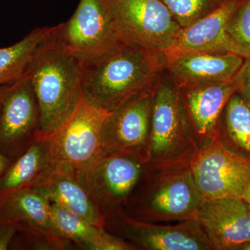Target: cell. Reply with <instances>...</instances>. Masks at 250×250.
<instances>
[{
  "label": "cell",
  "instance_id": "31",
  "mask_svg": "<svg viewBox=\"0 0 250 250\" xmlns=\"http://www.w3.org/2000/svg\"><path fill=\"white\" fill-rule=\"evenodd\" d=\"M235 1V0H218L219 4H223V3L227 2V1Z\"/></svg>",
  "mask_w": 250,
  "mask_h": 250
},
{
  "label": "cell",
  "instance_id": "27",
  "mask_svg": "<svg viewBox=\"0 0 250 250\" xmlns=\"http://www.w3.org/2000/svg\"><path fill=\"white\" fill-rule=\"evenodd\" d=\"M14 160L0 153V177Z\"/></svg>",
  "mask_w": 250,
  "mask_h": 250
},
{
  "label": "cell",
  "instance_id": "4",
  "mask_svg": "<svg viewBox=\"0 0 250 250\" xmlns=\"http://www.w3.org/2000/svg\"><path fill=\"white\" fill-rule=\"evenodd\" d=\"M171 80L159 82L153 104L149 168L190 166L198 150L184 118L179 87Z\"/></svg>",
  "mask_w": 250,
  "mask_h": 250
},
{
  "label": "cell",
  "instance_id": "20",
  "mask_svg": "<svg viewBox=\"0 0 250 250\" xmlns=\"http://www.w3.org/2000/svg\"><path fill=\"white\" fill-rule=\"evenodd\" d=\"M56 229L67 241L88 250H135L128 242L108 232L60 206L51 203Z\"/></svg>",
  "mask_w": 250,
  "mask_h": 250
},
{
  "label": "cell",
  "instance_id": "21",
  "mask_svg": "<svg viewBox=\"0 0 250 250\" xmlns=\"http://www.w3.org/2000/svg\"><path fill=\"white\" fill-rule=\"evenodd\" d=\"M52 29L36 28L14 45L0 47V86L14 83L25 75L38 47Z\"/></svg>",
  "mask_w": 250,
  "mask_h": 250
},
{
  "label": "cell",
  "instance_id": "2",
  "mask_svg": "<svg viewBox=\"0 0 250 250\" xmlns=\"http://www.w3.org/2000/svg\"><path fill=\"white\" fill-rule=\"evenodd\" d=\"M28 71L39 111V140L49 139L83 100V63L64 48L52 27L38 47Z\"/></svg>",
  "mask_w": 250,
  "mask_h": 250
},
{
  "label": "cell",
  "instance_id": "17",
  "mask_svg": "<svg viewBox=\"0 0 250 250\" xmlns=\"http://www.w3.org/2000/svg\"><path fill=\"white\" fill-rule=\"evenodd\" d=\"M34 188L39 189L50 203L60 206L98 228H104V219L81 182L78 171L56 164L47 177Z\"/></svg>",
  "mask_w": 250,
  "mask_h": 250
},
{
  "label": "cell",
  "instance_id": "7",
  "mask_svg": "<svg viewBox=\"0 0 250 250\" xmlns=\"http://www.w3.org/2000/svg\"><path fill=\"white\" fill-rule=\"evenodd\" d=\"M55 32L64 48L82 62L121 42L109 0H80L71 18L55 26Z\"/></svg>",
  "mask_w": 250,
  "mask_h": 250
},
{
  "label": "cell",
  "instance_id": "9",
  "mask_svg": "<svg viewBox=\"0 0 250 250\" xmlns=\"http://www.w3.org/2000/svg\"><path fill=\"white\" fill-rule=\"evenodd\" d=\"M108 112L84 100L70 119L50 138L56 164L77 171L98 159L103 151V125Z\"/></svg>",
  "mask_w": 250,
  "mask_h": 250
},
{
  "label": "cell",
  "instance_id": "14",
  "mask_svg": "<svg viewBox=\"0 0 250 250\" xmlns=\"http://www.w3.org/2000/svg\"><path fill=\"white\" fill-rule=\"evenodd\" d=\"M239 4V0L223 3L209 14L182 27L175 43L164 53L167 62L189 52H230L250 58V54L240 47L226 30L227 22Z\"/></svg>",
  "mask_w": 250,
  "mask_h": 250
},
{
  "label": "cell",
  "instance_id": "5",
  "mask_svg": "<svg viewBox=\"0 0 250 250\" xmlns=\"http://www.w3.org/2000/svg\"><path fill=\"white\" fill-rule=\"evenodd\" d=\"M146 167V162L136 156L103 153L78 174L97 210L106 221L123 214Z\"/></svg>",
  "mask_w": 250,
  "mask_h": 250
},
{
  "label": "cell",
  "instance_id": "24",
  "mask_svg": "<svg viewBox=\"0 0 250 250\" xmlns=\"http://www.w3.org/2000/svg\"><path fill=\"white\" fill-rule=\"evenodd\" d=\"M226 30L233 40L250 54V0L240 1L227 22Z\"/></svg>",
  "mask_w": 250,
  "mask_h": 250
},
{
  "label": "cell",
  "instance_id": "25",
  "mask_svg": "<svg viewBox=\"0 0 250 250\" xmlns=\"http://www.w3.org/2000/svg\"><path fill=\"white\" fill-rule=\"evenodd\" d=\"M231 81L236 93L239 94L250 106V58L245 59L241 68Z\"/></svg>",
  "mask_w": 250,
  "mask_h": 250
},
{
  "label": "cell",
  "instance_id": "6",
  "mask_svg": "<svg viewBox=\"0 0 250 250\" xmlns=\"http://www.w3.org/2000/svg\"><path fill=\"white\" fill-rule=\"evenodd\" d=\"M121 42L165 53L182 27L162 0H109Z\"/></svg>",
  "mask_w": 250,
  "mask_h": 250
},
{
  "label": "cell",
  "instance_id": "12",
  "mask_svg": "<svg viewBox=\"0 0 250 250\" xmlns=\"http://www.w3.org/2000/svg\"><path fill=\"white\" fill-rule=\"evenodd\" d=\"M40 111L29 71L11 83L0 112V153L14 160L39 140Z\"/></svg>",
  "mask_w": 250,
  "mask_h": 250
},
{
  "label": "cell",
  "instance_id": "22",
  "mask_svg": "<svg viewBox=\"0 0 250 250\" xmlns=\"http://www.w3.org/2000/svg\"><path fill=\"white\" fill-rule=\"evenodd\" d=\"M227 137L224 144L250 159V106L239 94H233L225 108Z\"/></svg>",
  "mask_w": 250,
  "mask_h": 250
},
{
  "label": "cell",
  "instance_id": "23",
  "mask_svg": "<svg viewBox=\"0 0 250 250\" xmlns=\"http://www.w3.org/2000/svg\"><path fill=\"white\" fill-rule=\"evenodd\" d=\"M176 21L187 27L201 19L219 6L218 0H162Z\"/></svg>",
  "mask_w": 250,
  "mask_h": 250
},
{
  "label": "cell",
  "instance_id": "8",
  "mask_svg": "<svg viewBox=\"0 0 250 250\" xmlns=\"http://www.w3.org/2000/svg\"><path fill=\"white\" fill-rule=\"evenodd\" d=\"M192 177L205 200L241 198L250 182V159L229 149L220 130L197 151L190 164Z\"/></svg>",
  "mask_w": 250,
  "mask_h": 250
},
{
  "label": "cell",
  "instance_id": "15",
  "mask_svg": "<svg viewBox=\"0 0 250 250\" xmlns=\"http://www.w3.org/2000/svg\"><path fill=\"white\" fill-rule=\"evenodd\" d=\"M196 220L213 250H238L250 241V212L239 197L203 199Z\"/></svg>",
  "mask_w": 250,
  "mask_h": 250
},
{
  "label": "cell",
  "instance_id": "10",
  "mask_svg": "<svg viewBox=\"0 0 250 250\" xmlns=\"http://www.w3.org/2000/svg\"><path fill=\"white\" fill-rule=\"evenodd\" d=\"M104 229L136 250H213L197 220L159 225L136 220L123 213L106 220Z\"/></svg>",
  "mask_w": 250,
  "mask_h": 250
},
{
  "label": "cell",
  "instance_id": "1",
  "mask_svg": "<svg viewBox=\"0 0 250 250\" xmlns=\"http://www.w3.org/2000/svg\"><path fill=\"white\" fill-rule=\"evenodd\" d=\"M82 63L83 100L108 113L155 88L167 67L163 52L124 42Z\"/></svg>",
  "mask_w": 250,
  "mask_h": 250
},
{
  "label": "cell",
  "instance_id": "13",
  "mask_svg": "<svg viewBox=\"0 0 250 250\" xmlns=\"http://www.w3.org/2000/svg\"><path fill=\"white\" fill-rule=\"evenodd\" d=\"M179 89L188 129L200 149L218 134L220 116L236 90L231 81Z\"/></svg>",
  "mask_w": 250,
  "mask_h": 250
},
{
  "label": "cell",
  "instance_id": "30",
  "mask_svg": "<svg viewBox=\"0 0 250 250\" xmlns=\"http://www.w3.org/2000/svg\"><path fill=\"white\" fill-rule=\"evenodd\" d=\"M238 250H250V241L245 243L238 248Z\"/></svg>",
  "mask_w": 250,
  "mask_h": 250
},
{
  "label": "cell",
  "instance_id": "19",
  "mask_svg": "<svg viewBox=\"0 0 250 250\" xmlns=\"http://www.w3.org/2000/svg\"><path fill=\"white\" fill-rule=\"evenodd\" d=\"M0 213L16 223L18 231L59 233L54 226L50 202L37 188L24 189L6 197L0 203Z\"/></svg>",
  "mask_w": 250,
  "mask_h": 250
},
{
  "label": "cell",
  "instance_id": "26",
  "mask_svg": "<svg viewBox=\"0 0 250 250\" xmlns=\"http://www.w3.org/2000/svg\"><path fill=\"white\" fill-rule=\"evenodd\" d=\"M17 231V225L6 220L0 213V250L9 249Z\"/></svg>",
  "mask_w": 250,
  "mask_h": 250
},
{
  "label": "cell",
  "instance_id": "28",
  "mask_svg": "<svg viewBox=\"0 0 250 250\" xmlns=\"http://www.w3.org/2000/svg\"><path fill=\"white\" fill-rule=\"evenodd\" d=\"M11 83L0 86V112H1V108H2L3 103H4L5 97H6V94H7L8 91H9Z\"/></svg>",
  "mask_w": 250,
  "mask_h": 250
},
{
  "label": "cell",
  "instance_id": "29",
  "mask_svg": "<svg viewBox=\"0 0 250 250\" xmlns=\"http://www.w3.org/2000/svg\"><path fill=\"white\" fill-rule=\"evenodd\" d=\"M241 199H243V200H244L245 202H247V203H250V182L249 184H248L246 190H245L244 193H243Z\"/></svg>",
  "mask_w": 250,
  "mask_h": 250
},
{
  "label": "cell",
  "instance_id": "16",
  "mask_svg": "<svg viewBox=\"0 0 250 250\" xmlns=\"http://www.w3.org/2000/svg\"><path fill=\"white\" fill-rule=\"evenodd\" d=\"M244 57L234 53L189 52L167 62L171 78L179 88L231 81Z\"/></svg>",
  "mask_w": 250,
  "mask_h": 250
},
{
  "label": "cell",
  "instance_id": "11",
  "mask_svg": "<svg viewBox=\"0 0 250 250\" xmlns=\"http://www.w3.org/2000/svg\"><path fill=\"white\" fill-rule=\"evenodd\" d=\"M155 88L108 113L103 125V153H125L147 164Z\"/></svg>",
  "mask_w": 250,
  "mask_h": 250
},
{
  "label": "cell",
  "instance_id": "32",
  "mask_svg": "<svg viewBox=\"0 0 250 250\" xmlns=\"http://www.w3.org/2000/svg\"><path fill=\"white\" fill-rule=\"evenodd\" d=\"M247 204H248V208H249V210L250 212V203H247Z\"/></svg>",
  "mask_w": 250,
  "mask_h": 250
},
{
  "label": "cell",
  "instance_id": "3",
  "mask_svg": "<svg viewBox=\"0 0 250 250\" xmlns=\"http://www.w3.org/2000/svg\"><path fill=\"white\" fill-rule=\"evenodd\" d=\"M202 200L190 166L146 167L123 213L152 223L196 220Z\"/></svg>",
  "mask_w": 250,
  "mask_h": 250
},
{
  "label": "cell",
  "instance_id": "18",
  "mask_svg": "<svg viewBox=\"0 0 250 250\" xmlns=\"http://www.w3.org/2000/svg\"><path fill=\"white\" fill-rule=\"evenodd\" d=\"M56 165L50 140H38L15 159L0 177V203L15 192L35 187Z\"/></svg>",
  "mask_w": 250,
  "mask_h": 250
}]
</instances>
